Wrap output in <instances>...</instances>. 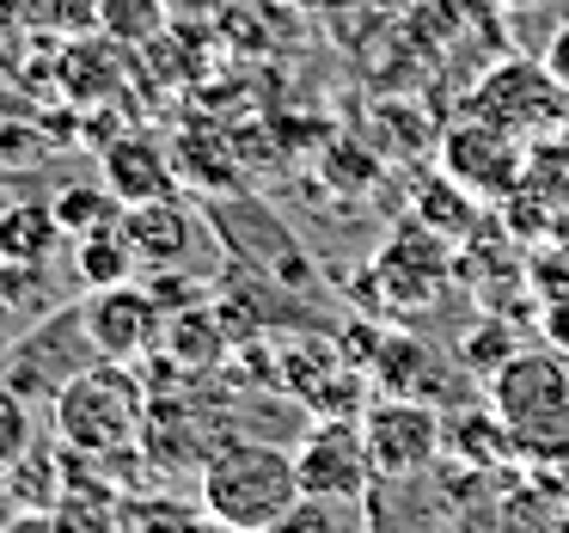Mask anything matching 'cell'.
Instances as JSON below:
<instances>
[{
  "label": "cell",
  "mask_w": 569,
  "mask_h": 533,
  "mask_svg": "<svg viewBox=\"0 0 569 533\" xmlns=\"http://www.w3.org/2000/svg\"><path fill=\"white\" fill-rule=\"evenodd\" d=\"M136 264H141V251H136V239H129L123 221H111V227H99V234L74 239V270H80V283H87V288L129 283Z\"/></svg>",
  "instance_id": "cell-13"
},
{
  "label": "cell",
  "mask_w": 569,
  "mask_h": 533,
  "mask_svg": "<svg viewBox=\"0 0 569 533\" xmlns=\"http://www.w3.org/2000/svg\"><path fill=\"white\" fill-rule=\"evenodd\" d=\"M545 68H551V80H557V87L569 92V26H563V31H557V38H551V50H545Z\"/></svg>",
  "instance_id": "cell-22"
},
{
  "label": "cell",
  "mask_w": 569,
  "mask_h": 533,
  "mask_svg": "<svg viewBox=\"0 0 569 533\" xmlns=\"http://www.w3.org/2000/svg\"><path fill=\"white\" fill-rule=\"evenodd\" d=\"M295 466H300V491L325 496V503H361L373 491V460L361 442V423H312L295 442Z\"/></svg>",
  "instance_id": "cell-6"
},
{
  "label": "cell",
  "mask_w": 569,
  "mask_h": 533,
  "mask_svg": "<svg viewBox=\"0 0 569 533\" xmlns=\"http://www.w3.org/2000/svg\"><path fill=\"white\" fill-rule=\"evenodd\" d=\"M520 349H515V332L508 325H478V332L466 337V368H478V374H496V368H508Z\"/></svg>",
  "instance_id": "cell-21"
},
{
  "label": "cell",
  "mask_w": 569,
  "mask_h": 533,
  "mask_svg": "<svg viewBox=\"0 0 569 533\" xmlns=\"http://www.w3.org/2000/svg\"><path fill=\"white\" fill-rule=\"evenodd\" d=\"M50 209H56V221H62L68 239H87V234H99V227L123 221V203H117L111 185H62L50 197Z\"/></svg>",
  "instance_id": "cell-15"
},
{
  "label": "cell",
  "mask_w": 569,
  "mask_h": 533,
  "mask_svg": "<svg viewBox=\"0 0 569 533\" xmlns=\"http://www.w3.org/2000/svg\"><path fill=\"white\" fill-rule=\"evenodd\" d=\"M221 533H246V527H221Z\"/></svg>",
  "instance_id": "cell-27"
},
{
  "label": "cell",
  "mask_w": 569,
  "mask_h": 533,
  "mask_svg": "<svg viewBox=\"0 0 569 533\" xmlns=\"http://www.w3.org/2000/svg\"><path fill=\"white\" fill-rule=\"evenodd\" d=\"M490 527L496 533H563V509H557V496H545L539 484H520V491H508L502 503L490 509Z\"/></svg>",
  "instance_id": "cell-16"
},
{
  "label": "cell",
  "mask_w": 569,
  "mask_h": 533,
  "mask_svg": "<svg viewBox=\"0 0 569 533\" xmlns=\"http://www.w3.org/2000/svg\"><path fill=\"white\" fill-rule=\"evenodd\" d=\"M80 319H87V337L104 362H141L160 344V300L136 283L92 288V295L80 300Z\"/></svg>",
  "instance_id": "cell-8"
},
{
  "label": "cell",
  "mask_w": 569,
  "mask_h": 533,
  "mask_svg": "<svg viewBox=\"0 0 569 533\" xmlns=\"http://www.w3.org/2000/svg\"><path fill=\"white\" fill-rule=\"evenodd\" d=\"M43 460L50 454L31 447V454L7 472V496H13V509H26V515H43V509L56 503V466H43Z\"/></svg>",
  "instance_id": "cell-19"
},
{
  "label": "cell",
  "mask_w": 569,
  "mask_h": 533,
  "mask_svg": "<svg viewBox=\"0 0 569 533\" xmlns=\"http://www.w3.org/2000/svg\"><path fill=\"white\" fill-rule=\"evenodd\" d=\"M92 362H99V349H92L87 337V319H80V307H62L50 313L43 325H31L26 337L13 344V362H7V386H13L19 398H56L74 374H87Z\"/></svg>",
  "instance_id": "cell-4"
},
{
  "label": "cell",
  "mask_w": 569,
  "mask_h": 533,
  "mask_svg": "<svg viewBox=\"0 0 569 533\" xmlns=\"http://www.w3.org/2000/svg\"><path fill=\"white\" fill-rule=\"evenodd\" d=\"M508 7H532V0H508Z\"/></svg>",
  "instance_id": "cell-26"
},
{
  "label": "cell",
  "mask_w": 569,
  "mask_h": 533,
  "mask_svg": "<svg viewBox=\"0 0 569 533\" xmlns=\"http://www.w3.org/2000/svg\"><path fill=\"white\" fill-rule=\"evenodd\" d=\"M300 466L295 447L270 442V435H227L209 460H202V515L221 527L246 533H276V521L300 503Z\"/></svg>",
  "instance_id": "cell-1"
},
{
  "label": "cell",
  "mask_w": 569,
  "mask_h": 533,
  "mask_svg": "<svg viewBox=\"0 0 569 533\" xmlns=\"http://www.w3.org/2000/svg\"><path fill=\"white\" fill-rule=\"evenodd\" d=\"M62 239L68 234L50 203H7L0 209V258L7 264H50Z\"/></svg>",
  "instance_id": "cell-12"
},
{
  "label": "cell",
  "mask_w": 569,
  "mask_h": 533,
  "mask_svg": "<svg viewBox=\"0 0 569 533\" xmlns=\"http://www.w3.org/2000/svg\"><path fill=\"white\" fill-rule=\"evenodd\" d=\"M123 227H129V239H136V251H141V264H148V270H178V264L190 258V239H197L190 215L178 209L172 197H160V203H129V209H123Z\"/></svg>",
  "instance_id": "cell-11"
},
{
  "label": "cell",
  "mask_w": 569,
  "mask_h": 533,
  "mask_svg": "<svg viewBox=\"0 0 569 533\" xmlns=\"http://www.w3.org/2000/svg\"><path fill=\"white\" fill-rule=\"evenodd\" d=\"M148 405H153L148 374H141L136 362H104V356L50 398L62 447L68 454H92V460H111V454H123L129 442H141Z\"/></svg>",
  "instance_id": "cell-2"
},
{
  "label": "cell",
  "mask_w": 569,
  "mask_h": 533,
  "mask_svg": "<svg viewBox=\"0 0 569 533\" xmlns=\"http://www.w3.org/2000/svg\"><path fill=\"white\" fill-rule=\"evenodd\" d=\"M429 356V344L417 337H386L380 344V381L392 386V398H422V405H441L447 398V368H417Z\"/></svg>",
  "instance_id": "cell-14"
},
{
  "label": "cell",
  "mask_w": 569,
  "mask_h": 533,
  "mask_svg": "<svg viewBox=\"0 0 569 533\" xmlns=\"http://www.w3.org/2000/svg\"><path fill=\"white\" fill-rule=\"evenodd\" d=\"M373 478H422L441 460V411L422 398H380L361 417Z\"/></svg>",
  "instance_id": "cell-5"
},
{
  "label": "cell",
  "mask_w": 569,
  "mask_h": 533,
  "mask_svg": "<svg viewBox=\"0 0 569 533\" xmlns=\"http://www.w3.org/2000/svg\"><path fill=\"white\" fill-rule=\"evenodd\" d=\"M447 172H453V185H471L478 197L483 190L502 197V190L520 178V154H515V141H508V129L466 124V129L447 136Z\"/></svg>",
  "instance_id": "cell-9"
},
{
  "label": "cell",
  "mask_w": 569,
  "mask_h": 533,
  "mask_svg": "<svg viewBox=\"0 0 569 533\" xmlns=\"http://www.w3.org/2000/svg\"><path fill=\"white\" fill-rule=\"evenodd\" d=\"M563 99H569V92L551 80V68H545V62H508V68H496V75L471 92V117H478V124L508 129V136H515V129H557Z\"/></svg>",
  "instance_id": "cell-7"
},
{
  "label": "cell",
  "mask_w": 569,
  "mask_h": 533,
  "mask_svg": "<svg viewBox=\"0 0 569 533\" xmlns=\"http://www.w3.org/2000/svg\"><path fill=\"white\" fill-rule=\"evenodd\" d=\"M38 447V423H31V398H19L13 386L0 381V484H7V472L19 466V460Z\"/></svg>",
  "instance_id": "cell-17"
},
{
  "label": "cell",
  "mask_w": 569,
  "mask_h": 533,
  "mask_svg": "<svg viewBox=\"0 0 569 533\" xmlns=\"http://www.w3.org/2000/svg\"><path fill=\"white\" fill-rule=\"evenodd\" d=\"M7 533H56V521H43V515H26V509H19V515L7 521Z\"/></svg>",
  "instance_id": "cell-23"
},
{
  "label": "cell",
  "mask_w": 569,
  "mask_h": 533,
  "mask_svg": "<svg viewBox=\"0 0 569 533\" xmlns=\"http://www.w3.org/2000/svg\"><path fill=\"white\" fill-rule=\"evenodd\" d=\"M7 362H13V337L0 332V381H7Z\"/></svg>",
  "instance_id": "cell-24"
},
{
  "label": "cell",
  "mask_w": 569,
  "mask_h": 533,
  "mask_svg": "<svg viewBox=\"0 0 569 533\" xmlns=\"http://www.w3.org/2000/svg\"><path fill=\"white\" fill-rule=\"evenodd\" d=\"M104 185L117 190V203H160V197H172L178 190V172H172V160H166V148L160 141H148V136H123V141H111L104 148Z\"/></svg>",
  "instance_id": "cell-10"
},
{
  "label": "cell",
  "mask_w": 569,
  "mask_h": 533,
  "mask_svg": "<svg viewBox=\"0 0 569 533\" xmlns=\"http://www.w3.org/2000/svg\"><path fill=\"white\" fill-rule=\"evenodd\" d=\"M356 503H325V496H300L295 509H288L282 521H276V533H368L361 527V515H349Z\"/></svg>",
  "instance_id": "cell-18"
},
{
  "label": "cell",
  "mask_w": 569,
  "mask_h": 533,
  "mask_svg": "<svg viewBox=\"0 0 569 533\" xmlns=\"http://www.w3.org/2000/svg\"><path fill=\"white\" fill-rule=\"evenodd\" d=\"M453 533H496V527H490V521H459Z\"/></svg>",
  "instance_id": "cell-25"
},
{
  "label": "cell",
  "mask_w": 569,
  "mask_h": 533,
  "mask_svg": "<svg viewBox=\"0 0 569 533\" xmlns=\"http://www.w3.org/2000/svg\"><path fill=\"white\" fill-rule=\"evenodd\" d=\"M0 307H13V313L50 307V264H7L0 258Z\"/></svg>",
  "instance_id": "cell-20"
},
{
  "label": "cell",
  "mask_w": 569,
  "mask_h": 533,
  "mask_svg": "<svg viewBox=\"0 0 569 533\" xmlns=\"http://www.w3.org/2000/svg\"><path fill=\"white\" fill-rule=\"evenodd\" d=\"M490 405L508 423L520 454H569V374H563V362L520 349L508 368H496Z\"/></svg>",
  "instance_id": "cell-3"
}]
</instances>
